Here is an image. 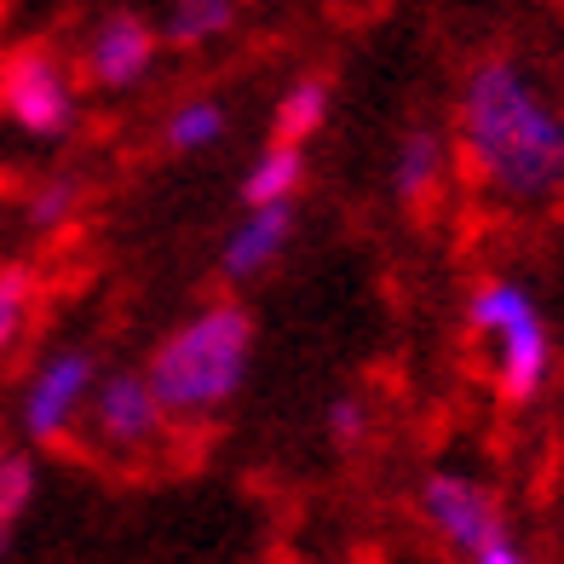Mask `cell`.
<instances>
[{"label":"cell","instance_id":"ac0fdd59","mask_svg":"<svg viewBox=\"0 0 564 564\" xmlns=\"http://www.w3.org/2000/svg\"><path fill=\"white\" fill-rule=\"evenodd\" d=\"M369 432V403L364 398H335L328 403V438L335 444H357Z\"/></svg>","mask_w":564,"mask_h":564},{"label":"cell","instance_id":"6da1fadb","mask_svg":"<svg viewBox=\"0 0 564 564\" xmlns=\"http://www.w3.org/2000/svg\"><path fill=\"white\" fill-rule=\"evenodd\" d=\"M460 150L484 185L519 208H535L564 185V116L512 58H484L467 75Z\"/></svg>","mask_w":564,"mask_h":564},{"label":"cell","instance_id":"5bb4252c","mask_svg":"<svg viewBox=\"0 0 564 564\" xmlns=\"http://www.w3.org/2000/svg\"><path fill=\"white\" fill-rule=\"evenodd\" d=\"M230 23H237V7H230V0H178L156 35L173 41V46H202V41L225 35Z\"/></svg>","mask_w":564,"mask_h":564},{"label":"cell","instance_id":"2e32d148","mask_svg":"<svg viewBox=\"0 0 564 564\" xmlns=\"http://www.w3.org/2000/svg\"><path fill=\"white\" fill-rule=\"evenodd\" d=\"M30 305H35V276L23 271V265H0V357L23 340Z\"/></svg>","mask_w":564,"mask_h":564},{"label":"cell","instance_id":"ba28073f","mask_svg":"<svg viewBox=\"0 0 564 564\" xmlns=\"http://www.w3.org/2000/svg\"><path fill=\"white\" fill-rule=\"evenodd\" d=\"M156 46H162V35L150 30V23L139 18V12H110L105 23L93 30V41H87V75L98 87H139L144 75H150V64H156Z\"/></svg>","mask_w":564,"mask_h":564},{"label":"cell","instance_id":"7a4b0ae2","mask_svg":"<svg viewBox=\"0 0 564 564\" xmlns=\"http://www.w3.org/2000/svg\"><path fill=\"white\" fill-rule=\"evenodd\" d=\"M253 364V317L248 305L237 300H214L202 305L196 317H185L173 335L150 351V369L144 387L156 392L162 415L178 421H202V415H219V409L242 392Z\"/></svg>","mask_w":564,"mask_h":564},{"label":"cell","instance_id":"7c38bea8","mask_svg":"<svg viewBox=\"0 0 564 564\" xmlns=\"http://www.w3.org/2000/svg\"><path fill=\"white\" fill-rule=\"evenodd\" d=\"M328 116V82L323 75H300V82L276 98V144L312 139Z\"/></svg>","mask_w":564,"mask_h":564},{"label":"cell","instance_id":"3957f363","mask_svg":"<svg viewBox=\"0 0 564 564\" xmlns=\"http://www.w3.org/2000/svg\"><path fill=\"white\" fill-rule=\"evenodd\" d=\"M467 328L496 346V387H501L507 403H530L547 387L553 340H547V323L535 312L524 282H512V276L484 282L467 305Z\"/></svg>","mask_w":564,"mask_h":564},{"label":"cell","instance_id":"277c9868","mask_svg":"<svg viewBox=\"0 0 564 564\" xmlns=\"http://www.w3.org/2000/svg\"><path fill=\"white\" fill-rule=\"evenodd\" d=\"M0 105H7V116L23 127V133L64 139L75 127V82L53 53L23 46V53H12L7 64H0Z\"/></svg>","mask_w":564,"mask_h":564},{"label":"cell","instance_id":"9c48e42d","mask_svg":"<svg viewBox=\"0 0 564 564\" xmlns=\"http://www.w3.org/2000/svg\"><path fill=\"white\" fill-rule=\"evenodd\" d=\"M294 202H276V208H248L237 219V230L225 237V253H219V271L225 282H253L260 271H271L282 260V248L294 242Z\"/></svg>","mask_w":564,"mask_h":564},{"label":"cell","instance_id":"52a82bcc","mask_svg":"<svg viewBox=\"0 0 564 564\" xmlns=\"http://www.w3.org/2000/svg\"><path fill=\"white\" fill-rule=\"evenodd\" d=\"M93 432H98V444H110V449H144V444H156L162 438V403L156 392L144 387V375L139 369H116L105 375L93 387Z\"/></svg>","mask_w":564,"mask_h":564},{"label":"cell","instance_id":"d6986e66","mask_svg":"<svg viewBox=\"0 0 564 564\" xmlns=\"http://www.w3.org/2000/svg\"><path fill=\"white\" fill-rule=\"evenodd\" d=\"M473 564H530V558H524V553H519V542H512V535L501 530L496 542H484V547L473 553Z\"/></svg>","mask_w":564,"mask_h":564},{"label":"cell","instance_id":"4fadbf2b","mask_svg":"<svg viewBox=\"0 0 564 564\" xmlns=\"http://www.w3.org/2000/svg\"><path fill=\"white\" fill-rule=\"evenodd\" d=\"M167 150H178V156H196V150H214L225 139V105H214V98H185L173 116H167Z\"/></svg>","mask_w":564,"mask_h":564},{"label":"cell","instance_id":"8fae6325","mask_svg":"<svg viewBox=\"0 0 564 564\" xmlns=\"http://www.w3.org/2000/svg\"><path fill=\"white\" fill-rule=\"evenodd\" d=\"M300 178H305V150L271 139L260 156H253V167L242 173V202H248V208H276V202H294Z\"/></svg>","mask_w":564,"mask_h":564},{"label":"cell","instance_id":"8992f818","mask_svg":"<svg viewBox=\"0 0 564 564\" xmlns=\"http://www.w3.org/2000/svg\"><path fill=\"white\" fill-rule=\"evenodd\" d=\"M421 512H426V524L438 530L460 558H473L484 542H496V535H501L496 501L484 496L473 478H460V473H432L421 484Z\"/></svg>","mask_w":564,"mask_h":564},{"label":"cell","instance_id":"9a60e30c","mask_svg":"<svg viewBox=\"0 0 564 564\" xmlns=\"http://www.w3.org/2000/svg\"><path fill=\"white\" fill-rule=\"evenodd\" d=\"M30 496H35V467H30V455L0 444V553H7L12 530H18V519H23V507H30Z\"/></svg>","mask_w":564,"mask_h":564},{"label":"cell","instance_id":"5b68a950","mask_svg":"<svg viewBox=\"0 0 564 564\" xmlns=\"http://www.w3.org/2000/svg\"><path fill=\"white\" fill-rule=\"evenodd\" d=\"M93 387H98L93 351L69 346V351H58V357H46L41 375H35V387L23 392V432H30L35 444H58L64 432L75 426V415L87 409Z\"/></svg>","mask_w":564,"mask_h":564},{"label":"cell","instance_id":"e0dca14e","mask_svg":"<svg viewBox=\"0 0 564 564\" xmlns=\"http://www.w3.org/2000/svg\"><path fill=\"white\" fill-rule=\"evenodd\" d=\"M75 196H82V185H75L69 173L35 185V196H30V225H35V230H58V225L75 214Z\"/></svg>","mask_w":564,"mask_h":564},{"label":"cell","instance_id":"30bf717a","mask_svg":"<svg viewBox=\"0 0 564 564\" xmlns=\"http://www.w3.org/2000/svg\"><path fill=\"white\" fill-rule=\"evenodd\" d=\"M444 162H449L444 139L432 133V127H415V133L398 144V162H392V191H398V202H409V208H426V202L438 196V185H444Z\"/></svg>","mask_w":564,"mask_h":564}]
</instances>
